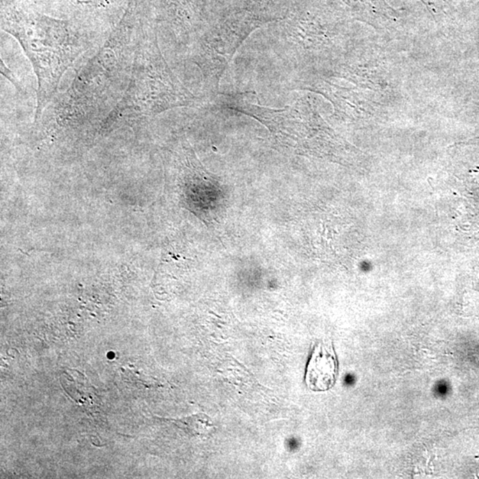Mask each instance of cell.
<instances>
[{"instance_id":"obj_1","label":"cell","mask_w":479,"mask_h":479,"mask_svg":"<svg viewBox=\"0 0 479 479\" xmlns=\"http://www.w3.org/2000/svg\"><path fill=\"white\" fill-rule=\"evenodd\" d=\"M3 30L17 40L33 67L38 120L56 93L63 74L88 44L70 22L17 9L6 13Z\"/></svg>"},{"instance_id":"obj_2","label":"cell","mask_w":479,"mask_h":479,"mask_svg":"<svg viewBox=\"0 0 479 479\" xmlns=\"http://www.w3.org/2000/svg\"><path fill=\"white\" fill-rule=\"evenodd\" d=\"M137 40L128 30L113 32L95 56L77 71L72 85L55 107L58 119L75 121L86 116L110 112L118 95L129 83ZM119 100V99H118ZM121 100H119V102Z\"/></svg>"},{"instance_id":"obj_3","label":"cell","mask_w":479,"mask_h":479,"mask_svg":"<svg viewBox=\"0 0 479 479\" xmlns=\"http://www.w3.org/2000/svg\"><path fill=\"white\" fill-rule=\"evenodd\" d=\"M193 95L171 72L155 38L138 40L124 95L105 119V127L124 120L159 114L189 105Z\"/></svg>"},{"instance_id":"obj_4","label":"cell","mask_w":479,"mask_h":479,"mask_svg":"<svg viewBox=\"0 0 479 479\" xmlns=\"http://www.w3.org/2000/svg\"><path fill=\"white\" fill-rule=\"evenodd\" d=\"M261 22L251 16L242 15L226 21L210 38H207L203 47L201 67L205 75L218 81L226 68L231 63L240 45L254 31Z\"/></svg>"},{"instance_id":"obj_5","label":"cell","mask_w":479,"mask_h":479,"mask_svg":"<svg viewBox=\"0 0 479 479\" xmlns=\"http://www.w3.org/2000/svg\"><path fill=\"white\" fill-rule=\"evenodd\" d=\"M338 375V362L332 345L316 343L307 364L306 384L313 391H325L334 386Z\"/></svg>"},{"instance_id":"obj_6","label":"cell","mask_w":479,"mask_h":479,"mask_svg":"<svg viewBox=\"0 0 479 479\" xmlns=\"http://www.w3.org/2000/svg\"><path fill=\"white\" fill-rule=\"evenodd\" d=\"M173 423L193 437H205L215 428L212 420L205 414H194L185 418L174 420Z\"/></svg>"}]
</instances>
